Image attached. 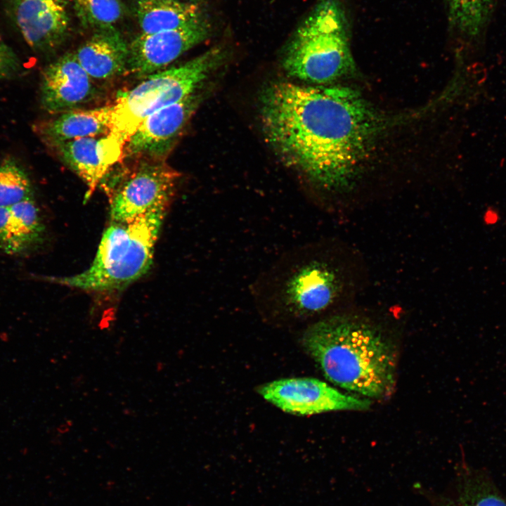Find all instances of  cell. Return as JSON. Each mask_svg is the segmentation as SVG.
<instances>
[{"mask_svg": "<svg viewBox=\"0 0 506 506\" xmlns=\"http://www.w3.org/2000/svg\"><path fill=\"white\" fill-rule=\"evenodd\" d=\"M260 118L266 140L283 161L334 193L353 188L387 124L351 88L284 81L263 91Z\"/></svg>", "mask_w": 506, "mask_h": 506, "instance_id": "6da1fadb", "label": "cell"}, {"mask_svg": "<svg viewBox=\"0 0 506 506\" xmlns=\"http://www.w3.org/2000/svg\"><path fill=\"white\" fill-rule=\"evenodd\" d=\"M301 344L334 384L368 398H382L391 393L395 349L371 321L350 314L329 316L304 330Z\"/></svg>", "mask_w": 506, "mask_h": 506, "instance_id": "7a4b0ae2", "label": "cell"}, {"mask_svg": "<svg viewBox=\"0 0 506 506\" xmlns=\"http://www.w3.org/2000/svg\"><path fill=\"white\" fill-rule=\"evenodd\" d=\"M346 288L343 268L313 247L285 254L253 287L257 302L276 315L300 320L320 314L335 304Z\"/></svg>", "mask_w": 506, "mask_h": 506, "instance_id": "3957f363", "label": "cell"}, {"mask_svg": "<svg viewBox=\"0 0 506 506\" xmlns=\"http://www.w3.org/2000/svg\"><path fill=\"white\" fill-rule=\"evenodd\" d=\"M167 208H155L133 219L110 221L86 270L48 281L89 292L124 290L150 268Z\"/></svg>", "mask_w": 506, "mask_h": 506, "instance_id": "277c9868", "label": "cell"}, {"mask_svg": "<svg viewBox=\"0 0 506 506\" xmlns=\"http://www.w3.org/2000/svg\"><path fill=\"white\" fill-rule=\"evenodd\" d=\"M283 66L291 77L316 84L351 72L354 60L348 20L337 0H320L295 30Z\"/></svg>", "mask_w": 506, "mask_h": 506, "instance_id": "5b68a950", "label": "cell"}, {"mask_svg": "<svg viewBox=\"0 0 506 506\" xmlns=\"http://www.w3.org/2000/svg\"><path fill=\"white\" fill-rule=\"evenodd\" d=\"M225 57L223 48L213 47L183 64L152 74L134 89L119 94L105 136L109 145L123 155L126 143L146 117L195 93Z\"/></svg>", "mask_w": 506, "mask_h": 506, "instance_id": "8992f818", "label": "cell"}, {"mask_svg": "<svg viewBox=\"0 0 506 506\" xmlns=\"http://www.w3.org/2000/svg\"><path fill=\"white\" fill-rule=\"evenodd\" d=\"M258 393L284 412L311 415L336 410H365L371 402L343 394L326 382L311 377L276 379L259 387Z\"/></svg>", "mask_w": 506, "mask_h": 506, "instance_id": "52a82bcc", "label": "cell"}, {"mask_svg": "<svg viewBox=\"0 0 506 506\" xmlns=\"http://www.w3.org/2000/svg\"><path fill=\"white\" fill-rule=\"evenodd\" d=\"M179 176L163 161L141 164L112 197L110 221H129L155 208H168Z\"/></svg>", "mask_w": 506, "mask_h": 506, "instance_id": "ba28073f", "label": "cell"}, {"mask_svg": "<svg viewBox=\"0 0 506 506\" xmlns=\"http://www.w3.org/2000/svg\"><path fill=\"white\" fill-rule=\"evenodd\" d=\"M204 18L179 29L141 34L129 45L127 69L136 76H149L166 67L210 34Z\"/></svg>", "mask_w": 506, "mask_h": 506, "instance_id": "9c48e42d", "label": "cell"}, {"mask_svg": "<svg viewBox=\"0 0 506 506\" xmlns=\"http://www.w3.org/2000/svg\"><path fill=\"white\" fill-rule=\"evenodd\" d=\"M200 98L195 93L149 115L126 143L122 157H148L163 161L195 112Z\"/></svg>", "mask_w": 506, "mask_h": 506, "instance_id": "30bf717a", "label": "cell"}, {"mask_svg": "<svg viewBox=\"0 0 506 506\" xmlns=\"http://www.w3.org/2000/svg\"><path fill=\"white\" fill-rule=\"evenodd\" d=\"M96 95L91 77L82 67L74 53H66L43 70L40 102L44 110L62 113L78 108Z\"/></svg>", "mask_w": 506, "mask_h": 506, "instance_id": "8fae6325", "label": "cell"}, {"mask_svg": "<svg viewBox=\"0 0 506 506\" xmlns=\"http://www.w3.org/2000/svg\"><path fill=\"white\" fill-rule=\"evenodd\" d=\"M15 23L35 51L50 53L66 39L70 18L65 0H12Z\"/></svg>", "mask_w": 506, "mask_h": 506, "instance_id": "7c38bea8", "label": "cell"}, {"mask_svg": "<svg viewBox=\"0 0 506 506\" xmlns=\"http://www.w3.org/2000/svg\"><path fill=\"white\" fill-rule=\"evenodd\" d=\"M60 160L86 184L91 197L112 164L120 159L105 136L84 137L53 145Z\"/></svg>", "mask_w": 506, "mask_h": 506, "instance_id": "4fadbf2b", "label": "cell"}, {"mask_svg": "<svg viewBox=\"0 0 506 506\" xmlns=\"http://www.w3.org/2000/svg\"><path fill=\"white\" fill-rule=\"evenodd\" d=\"M45 235V226L34 199L0 207V249L20 256L37 247Z\"/></svg>", "mask_w": 506, "mask_h": 506, "instance_id": "5bb4252c", "label": "cell"}, {"mask_svg": "<svg viewBox=\"0 0 506 506\" xmlns=\"http://www.w3.org/2000/svg\"><path fill=\"white\" fill-rule=\"evenodd\" d=\"M74 53L91 78L108 79L127 68L129 45L112 26L95 30Z\"/></svg>", "mask_w": 506, "mask_h": 506, "instance_id": "9a60e30c", "label": "cell"}, {"mask_svg": "<svg viewBox=\"0 0 506 506\" xmlns=\"http://www.w3.org/2000/svg\"><path fill=\"white\" fill-rule=\"evenodd\" d=\"M112 112V105L67 110L44 124L41 134L51 146L76 138L108 134Z\"/></svg>", "mask_w": 506, "mask_h": 506, "instance_id": "2e32d148", "label": "cell"}, {"mask_svg": "<svg viewBox=\"0 0 506 506\" xmlns=\"http://www.w3.org/2000/svg\"><path fill=\"white\" fill-rule=\"evenodd\" d=\"M136 14L145 34L182 28L204 19L198 5L179 0H138Z\"/></svg>", "mask_w": 506, "mask_h": 506, "instance_id": "e0dca14e", "label": "cell"}, {"mask_svg": "<svg viewBox=\"0 0 506 506\" xmlns=\"http://www.w3.org/2000/svg\"><path fill=\"white\" fill-rule=\"evenodd\" d=\"M453 26L464 37L474 39L485 29L495 0H447Z\"/></svg>", "mask_w": 506, "mask_h": 506, "instance_id": "ac0fdd59", "label": "cell"}, {"mask_svg": "<svg viewBox=\"0 0 506 506\" xmlns=\"http://www.w3.org/2000/svg\"><path fill=\"white\" fill-rule=\"evenodd\" d=\"M77 18L86 28L95 30L112 27L122 19L124 6L121 0H71Z\"/></svg>", "mask_w": 506, "mask_h": 506, "instance_id": "d6986e66", "label": "cell"}, {"mask_svg": "<svg viewBox=\"0 0 506 506\" xmlns=\"http://www.w3.org/2000/svg\"><path fill=\"white\" fill-rule=\"evenodd\" d=\"M34 199L32 181L17 162L8 158L0 164V207Z\"/></svg>", "mask_w": 506, "mask_h": 506, "instance_id": "ffe728a7", "label": "cell"}, {"mask_svg": "<svg viewBox=\"0 0 506 506\" xmlns=\"http://www.w3.org/2000/svg\"><path fill=\"white\" fill-rule=\"evenodd\" d=\"M447 506H506V498L478 476H467Z\"/></svg>", "mask_w": 506, "mask_h": 506, "instance_id": "44dd1931", "label": "cell"}, {"mask_svg": "<svg viewBox=\"0 0 506 506\" xmlns=\"http://www.w3.org/2000/svg\"><path fill=\"white\" fill-rule=\"evenodd\" d=\"M20 70L18 56L0 37V80L15 77Z\"/></svg>", "mask_w": 506, "mask_h": 506, "instance_id": "7402d4cb", "label": "cell"}]
</instances>
